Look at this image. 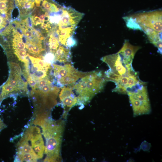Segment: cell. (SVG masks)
Returning a JSON list of instances; mask_svg holds the SVG:
<instances>
[{
	"instance_id": "obj_10",
	"label": "cell",
	"mask_w": 162,
	"mask_h": 162,
	"mask_svg": "<svg viewBox=\"0 0 162 162\" xmlns=\"http://www.w3.org/2000/svg\"><path fill=\"white\" fill-rule=\"evenodd\" d=\"M15 2L21 16L28 14L35 7L34 0H15Z\"/></svg>"
},
{
	"instance_id": "obj_7",
	"label": "cell",
	"mask_w": 162,
	"mask_h": 162,
	"mask_svg": "<svg viewBox=\"0 0 162 162\" xmlns=\"http://www.w3.org/2000/svg\"><path fill=\"white\" fill-rule=\"evenodd\" d=\"M84 14L70 7H63L61 19L58 24V33L67 28L75 29Z\"/></svg>"
},
{
	"instance_id": "obj_14",
	"label": "cell",
	"mask_w": 162,
	"mask_h": 162,
	"mask_svg": "<svg viewBox=\"0 0 162 162\" xmlns=\"http://www.w3.org/2000/svg\"><path fill=\"white\" fill-rule=\"evenodd\" d=\"M14 91H15L14 88L6 82L2 87L1 93L0 95V101L5 98L9 93Z\"/></svg>"
},
{
	"instance_id": "obj_8",
	"label": "cell",
	"mask_w": 162,
	"mask_h": 162,
	"mask_svg": "<svg viewBox=\"0 0 162 162\" xmlns=\"http://www.w3.org/2000/svg\"><path fill=\"white\" fill-rule=\"evenodd\" d=\"M62 87L59 94V98L62 106L67 111L69 110L77 104V97L75 95L73 89L69 85Z\"/></svg>"
},
{
	"instance_id": "obj_3",
	"label": "cell",
	"mask_w": 162,
	"mask_h": 162,
	"mask_svg": "<svg viewBox=\"0 0 162 162\" xmlns=\"http://www.w3.org/2000/svg\"><path fill=\"white\" fill-rule=\"evenodd\" d=\"M64 122L62 120L46 121L41 126L42 134L46 140L45 162L61 160L60 150Z\"/></svg>"
},
{
	"instance_id": "obj_15",
	"label": "cell",
	"mask_w": 162,
	"mask_h": 162,
	"mask_svg": "<svg viewBox=\"0 0 162 162\" xmlns=\"http://www.w3.org/2000/svg\"><path fill=\"white\" fill-rule=\"evenodd\" d=\"M14 51L15 54L19 60L23 62L28 55H27L26 51L25 49L14 50Z\"/></svg>"
},
{
	"instance_id": "obj_1",
	"label": "cell",
	"mask_w": 162,
	"mask_h": 162,
	"mask_svg": "<svg viewBox=\"0 0 162 162\" xmlns=\"http://www.w3.org/2000/svg\"><path fill=\"white\" fill-rule=\"evenodd\" d=\"M100 60L109 68L104 72L106 80L113 82L116 88L126 87L139 78V73L134 69L132 64L125 62L118 52L105 56Z\"/></svg>"
},
{
	"instance_id": "obj_4",
	"label": "cell",
	"mask_w": 162,
	"mask_h": 162,
	"mask_svg": "<svg viewBox=\"0 0 162 162\" xmlns=\"http://www.w3.org/2000/svg\"><path fill=\"white\" fill-rule=\"evenodd\" d=\"M162 11L138 13L129 16L148 37L162 33Z\"/></svg>"
},
{
	"instance_id": "obj_18",
	"label": "cell",
	"mask_w": 162,
	"mask_h": 162,
	"mask_svg": "<svg viewBox=\"0 0 162 162\" xmlns=\"http://www.w3.org/2000/svg\"><path fill=\"white\" fill-rule=\"evenodd\" d=\"M44 60L47 63L51 64L55 61L54 54L51 52L47 53L44 57Z\"/></svg>"
},
{
	"instance_id": "obj_20",
	"label": "cell",
	"mask_w": 162,
	"mask_h": 162,
	"mask_svg": "<svg viewBox=\"0 0 162 162\" xmlns=\"http://www.w3.org/2000/svg\"><path fill=\"white\" fill-rule=\"evenodd\" d=\"M6 127V125L1 120L0 118V132L1 131Z\"/></svg>"
},
{
	"instance_id": "obj_17",
	"label": "cell",
	"mask_w": 162,
	"mask_h": 162,
	"mask_svg": "<svg viewBox=\"0 0 162 162\" xmlns=\"http://www.w3.org/2000/svg\"><path fill=\"white\" fill-rule=\"evenodd\" d=\"M9 65L10 70H13L19 75H21V69L18 64L14 62H10L9 63Z\"/></svg>"
},
{
	"instance_id": "obj_11",
	"label": "cell",
	"mask_w": 162,
	"mask_h": 162,
	"mask_svg": "<svg viewBox=\"0 0 162 162\" xmlns=\"http://www.w3.org/2000/svg\"><path fill=\"white\" fill-rule=\"evenodd\" d=\"M71 58V53L69 49L62 46L58 47L55 55V61L64 63L69 62Z\"/></svg>"
},
{
	"instance_id": "obj_19",
	"label": "cell",
	"mask_w": 162,
	"mask_h": 162,
	"mask_svg": "<svg viewBox=\"0 0 162 162\" xmlns=\"http://www.w3.org/2000/svg\"><path fill=\"white\" fill-rule=\"evenodd\" d=\"M28 82L33 90L34 91L37 88V82L30 77H28Z\"/></svg>"
},
{
	"instance_id": "obj_2",
	"label": "cell",
	"mask_w": 162,
	"mask_h": 162,
	"mask_svg": "<svg viewBox=\"0 0 162 162\" xmlns=\"http://www.w3.org/2000/svg\"><path fill=\"white\" fill-rule=\"evenodd\" d=\"M106 81L104 73L95 70L88 72L79 81L70 85L78 95L77 104L83 106L89 103L103 90Z\"/></svg>"
},
{
	"instance_id": "obj_16",
	"label": "cell",
	"mask_w": 162,
	"mask_h": 162,
	"mask_svg": "<svg viewBox=\"0 0 162 162\" xmlns=\"http://www.w3.org/2000/svg\"><path fill=\"white\" fill-rule=\"evenodd\" d=\"M77 44L76 39L71 36L68 38L65 42V46L68 48H71L76 46Z\"/></svg>"
},
{
	"instance_id": "obj_13",
	"label": "cell",
	"mask_w": 162,
	"mask_h": 162,
	"mask_svg": "<svg viewBox=\"0 0 162 162\" xmlns=\"http://www.w3.org/2000/svg\"><path fill=\"white\" fill-rule=\"evenodd\" d=\"M38 159L36 156L30 153L16 154V161L21 162H36Z\"/></svg>"
},
{
	"instance_id": "obj_9",
	"label": "cell",
	"mask_w": 162,
	"mask_h": 162,
	"mask_svg": "<svg viewBox=\"0 0 162 162\" xmlns=\"http://www.w3.org/2000/svg\"><path fill=\"white\" fill-rule=\"evenodd\" d=\"M141 47L132 45L128 40H125L122 47L118 52L125 62L132 64L134 56Z\"/></svg>"
},
{
	"instance_id": "obj_21",
	"label": "cell",
	"mask_w": 162,
	"mask_h": 162,
	"mask_svg": "<svg viewBox=\"0 0 162 162\" xmlns=\"http://www.w3.org/2000/svg\"><path fill=\"white\" fill-rule=\"evenodd\" d=\"M43 0H34L35 4L37 7L40 6V3Z\"/></svg>"
},
{
	"instance_id": "obj_5",
	"label": "cell",
	"mask_w": 162,
	"mask_h": 162,
	"mask_svg": "<svg viewBox=\"0 0 162 162\" xmlns=\"http://www.w3.org/2000/svg\"><path fill=\"white\" fill-rule=\"evenodd\" d=\"M52 66L57 85L61 87L75 83L88 73L79 71L69 64L63 65L52 64Z\"/></svg>"
},
{
	"instance_id": "obj_6",
	"label": "cell",
	"mask_w": 162,
	"mask_h": 162,
	"mask_svg": "<svg viewBox=\"0 0 162 162\" xmlns=\"http://www.w3.org/2000/svg\"><path fill=\"white\" fill-rule=\"evenodd\" d=\"M134 116L149 114L151 106L146 83L127 94Z\"/></svg>"
},
{
	"instance_id": "obj_12",
	"label": "cell",
	"mask_w": 162,
	"mask_h": 162,
	"mask_svg": "<svg viewBox=\"0 0 162 162\" xmlns=\"http://www.w3.org/2000/svg\"><path fill=\"white\" fill-rule=\"evenodd\" d=\"M42 2V6L44 9L51 13L57 12L62 8L52 0H43Z\"/></svg>"
}]
</instances>
